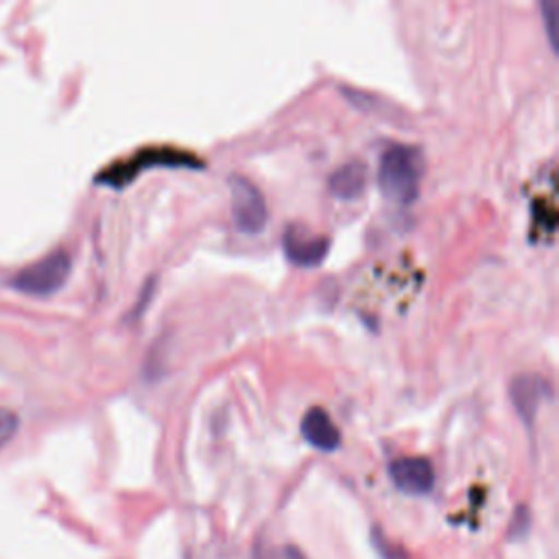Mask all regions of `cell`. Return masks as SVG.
Segmentation results:
<instances>
[{
	"label": "cell",
	"instance_id": "6",
	"mask_svg": "<svg viewBox=\"0 0 559 559\" xmlns=\"http://www.w3.org/2000/svg\"><path fill=\"white\" fill-rule=\"evenodd\" d=\"M389 476L393 485L408 493L421 496L428 493L435 485V469L432 463L424 456H400L389 465Z\"/></svg>",
	"mask_w": 559,
	"mask_h": 559
},
{
	"label": "cell",
	"instance_id": "10",
	"mask_svg": "<svg viewBox=\"0 0 559 559\" xmlns=\"http://www.w3.org/2000/svg\"><path fill=\"white\" fill-rule=\"evenodd\" d=\"M20 419L11 408H2L0 406V448L17 432Z\"/></svg>",
	"mask_w": 559,
	"mask_h": 559
},
{
	"label": "cell",
	"instance_id": "11",
	"mask_svg": "<svg viewBox=\"0 0 559 559\" xmlns=\"http://www.w3.org/2000/svg\"><path fill=\"white\" fill-rule=\"evenodd\" d=\"M542 17H544V24H546V33H548V41L552 46V50L557 48L555 46V24H552V17H555V9L550 2H542Z\"/></svg>",
	"mask_w": 559,
	"mask_h": 559
},
{
	"label": "cell",
	"instance_id": "1",
	"mask_svg": "<svg viewBox=\"0 0 559 559\" xmlns=\"http://www.w3.org/2000/svg\"><path fill=\"white\" fill-rule=\"evenodd\" d=\"M424 175V157L417 146L389 144L378 162V188L384 199L408 205L419 194Z\"/></svg>",
	"mask_w": 559,
	"mask_h": 559
},
{
	"label": "cell",
	"instance_id": "13",
	"mask_svg": "<svg viewBox=\"0 0 559 559\" xmlns=\"http://www.w3.org/2000/svg\"><path fill=\"white\" fill-rule=\"evenodd\" d=\"M273 559H306V557H304V552H301L299 548L284 546V548H280V550L273 555Z\"/></svg>",
	"mask_w": 559,
	"mask_h": 559
},
{
	"label": "cell",
	"instance_id": "5",
	"mask_svg": "<svg viewBox=\"0 0 559 559\" xmlns=\"http://www.w3.org/2000/svg\"><path fill=\"white\" fill-rule=\"evenodd\" d=\"M282 249H284V255L290 260V264L310 269L325 260L330 251V238L306 234L304 229L288 225L282 236Z\"/></svg>",
	"mask_w": 559,
	"mask_h": 559
},
{
	"label": "cell",
	"instance_id": "8",
	"mask_svg": "<svg viewBox=\"0 0 559 559\" xmlns=\"http://www.w3.org/2000/svg\"><path fill=\"white\" fill-rule=\"evenodd\" d=\"M301 437L321 452H334L341 445V430L332 421L330 413L321 406H312L301 419Z\"/></svg>",
	"mask_w": 559,
	"mask_h": 559
},
{
	"label": "cell",
	"instance_id": "7",
	"mask_svg": "<svg viewBox=\"0 0 559 559\" xmlns=\"http://www.w3.org/2000/svg\"><path fill=\"white\" fill-rule=\"evenodd\" d=\"M509 395H511L513 408L518 411L522 424L531 426L533 419H535V413H537L539 402H542L546 395H550V386H548V382L542 380L539 376L522 373V376H518V378L511 380Z\"/></svg>",
	"mask_w": 559,
	"mask_h": 559
},
{
	"label": "cell",
	"instance_id": "3",
	"mask_svg": "<svg viewBox=\"0 0 559 559\" xmlns=\"http://www.w3.org/2000/svg\"><path fill=\"white\" fill-rule=\"evenodd\" d=\"M70 269H72L70 253L66 249H55L44 258L35 260L33 264L22 266L13 275L11 284L20 293H26L33 297H48L66 284Z\"/></svg>",
	"mask_w": 559,
	"mask_h": 559
},
{
	"label": "cell",
	"instance_id": "9",
	"mask_svg": "<svg viewBox=\"0 0 559 559\" xmlns=\"http://www.w3.org/2000/svg\"><path fill=\"white\" fill-rule=\"evenodd\" d=\"M365 186H367V168L362 162H356V159L338 166L328 179L330 192L343 201L358 199L365 192Z\"/></svg>",
	"mask_w": 559,
	"mask_h": 559
},
{
	"label": "cell",
	"instance_id": "12",
	"mask_svg": "<svg viewBox=\"0 0 559 559\" xmlns=\"http://www.w3.org/2000/svg\"><path fill=\"white\" fill-rule=\"evenodd\" d=\"M373 544L380 548V555H382V559H402V550H393L386 542H382L380 539V535H373Z\"/></svg>",
	"mask_w": 559,
	"mask_h": 559
},
{
	"label": "cell",
	"instance_id": "4",
	"mask_svg": "<svg viewBox=\"0 0 559 559\" xmlns=\"http://www.w3.org/2000/svg\"><path fill=\"white\" fill-rule=\"evenodd\" d=\"M227 183L231 192V218L236 227L242 234L262 231L269 221V210L260 188L240 175H231Z\"/></svg>",
	"mask_w": 559,
	"mask_h": 559
},
{
	"label": "cell",
	"instance_id": "2",
	"mask_svg": "<svg viewBox=\"0 0 559 559\" xmlns=\"http://www.w3.org/2000/svg\"><path fill=\"white\" fill-rule=\"evenodd\" d=\"M155 166H166V168H201L203 162H199L197 155L179 151V148L153 146V148H142L131 159L116 162V164L107 166L105 170L98 173L96 181L105 183V186H111V188H124L142 170L155 168Z\"/></svg>",
	"mask_w": 559,
	"mask_h": 559
}]
</instances>
